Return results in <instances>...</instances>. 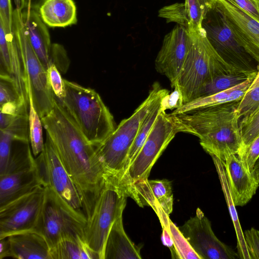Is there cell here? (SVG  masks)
Listing matches in <instances>:
<instances>
[{
  "instance_id": "cell-34",
  "label": "cell",
  "mask_w": 259,
  "mask_h": 259,
  "mask_svg": "<svg viewBox=\"0 0 259 259\" xmlns=\"http://www.w3.org/2000/svg\"><path fill=\"white\" fill-rule=\"evenodd\" d=\"M240 130L243 148L259 135V107L249 115L242 118L240 120Z\"/></svg>"
},
{
  "instance_id": "cell-8",
  "label": "cell",
  "mask_w": 259,
  "mask_h": 259,
  "mask_svg": "<svg viewBox=\"0 0 259 259\" xmlns=\"http://www.w3.org/2000/svg\"><path fill=\"white\" fill-rule=\"evenodd\" d=\"M36 160L46 185L59 203L74 218L85 225L87 219L81 196L47 136Z\"/></svg>"
},
{
  "instance_id": "cell-3",
  "label": "cell",
  "mask_w": 259,
  "mask_h": 259,
  "mask_svg": "<svg viewBox=\"0 0 259 259\" xmlns=\"http://www.w3.org/2000/svg\"><path fill=\"white\" fill-rule=\"evenodd\" d=\"M189 33V49L174 88L179 94L178 108L196 99L201 87L213 77L224 73L240 72L215 51L202 28L198 31Z\"/></svg>"
},
{
  "instance_id": "cell-19",
  "label": "cell",
  "mask_w": 259,
  "mask_h": 259,
  "mask_svg": "<svg viewBox=\"0 0 259 259\" xmlns=\"http://www.w3.org/2000/svg\"><path fill=\"white\" fill-rule=\"evenodd\" d=\"M7 237L9 244V257L18 259H52L48 241L35 230L14 234Z\"/></svg>"
},
{
  "instance_id": "cell-41",
  "label": "cell",
  "mask_w": 259,
  "mask_h": 259,
  "mask_svg": "<svg viewBox=\"0 0 259 259\" xmlns=\"http://www.w3.org/2000/svg\"><path fill=\"white\" fill-rule=\"evenodd\" d=\"M243 234L249 259H259V231L251 228Z\"/></svg>"
},
{
  "instance_id": "cell-40",
  "label": "cell",
  "mask_w": 259,
  "mask_h": 259,
  "mask_svg": "<svg viewBox=\"0 0 259 259\" xmlns=\"http://www.w3.org/2000/svg\"><path fill=\"white\" fill-rule=\"evenodd\" d=\"M0 74L10 76L11 68L7 34L2 23H0Z\"/></svg>"
},
{
  "instance_id": "cell-13",
  "label": "cell",
  "mask_w": 259,
  "mask_h": 259,
  "mask_svg": "<svg viewBox=\"0 0 259 259\" xmlns=\"http://www.w3.org/2000/svg\"><path fill=\"white\" fill-rule=\"evenodd\" d=\"M200 259H236L238 253L215 235L209 220L198 208L194 217L179 228Z\"/></svg>"
},
{
  "instance_id": "cell-2",
  "label": "cell",
  "mask_w": 259,
  "mask_h": 259,
  "mask_svg": "<svg viewBox=\"0 0 259 259\" xmlns=\"http://www.w3.org/2000/svg\"><path fill=\"white\" fill-rule=\"evenodd\" d=\"M239 101L170 114L179 133L197 137L207 153L224 161L232 154L237 155L243 147L237 110Z\"/></svg>"
},
{
  "instance_id": "cell-35",
  "label": "cell",
  "mask_w": 259,
  "mask_h": 259,
  "mask_svg": "<svg viewBox=\"0 0 259 259\" xmlns=\"http://www.w3.org/2000/svg\"><path fill=\"white\" fill-rule=\"evenodd\" d=\"M7 103H28L20 95L14 80L7 74H0V105Z\"/></svg>"
},
{
  "instance_id": "cell-15",
  "label": "cell",
  "mask_w": 259,
  "mask_h": 259,
  "mask_svg": "<svg viewBox=\"0 0 259 259\" xmlns=\"http://www.w3.org/2000/svg\"><path fill=\"white\" fill-rule=\"evenodd\" d=\"M130 197L140 207H151L160 223L166 221L173 209L171 183L166 179L141 180L126 186Z\"/></svg>"
},
{
  "instance_id": "cell-23",
  "label": "cell",
  "mask_w": 259,
  "mask_h": 259,
  "mask_svg": "<svg viewBox=\"0 0 259 259\" xmlns=\"http://www.w3.org/2000/svg\"><path fill=\"white\" fill-rule=\"evenodd\" d=\"M256 74L249 77L242 83L226 91L196 98L176 108L171 114H181L207 107L239 101L249 89Z\"/></svg>"
},
{
  "instance_id": "cell-26",
  "label": "cell",
  "mask_w": 259,
  "mask_h": 259,
  "mask_svg": "<svg viewBox=\"0 0 259 259\" xmlns=\"http://www.w3.org/2000/svg\"><path fill=\"white\" fill-rule=\"evenodd\" d=\"M211 156L215 164L222 185V190L235 229L237 239V253L239 258L242 259H249L248 253L245 245L244 234L242 231L235 205L234 204L230 191L224 165L221 160L214 156Z\"/></svg>"
},
{
  "instance_id": "cell-43",
  "label": "cell",
  "mask_w": 259,
  "mask_h": 259,
  "mask_svg": "<svg viewBox=\"0 0 259 259\" xmlns=\"http://www.w3.org/2000/svg\"><path fill=\"white\" fill-rule=\"evenodd\" d=\"M259 23V0H226Z\"/></svg>"
},
{
  "instance_id": "cell-38",
  "label": "cell",
  "mask_w": 259,
  "mask_h": 259,
  "mask_svg": "<svg viewBox=\"0 0 259 259\" xmlns=\"http://www.w3.org/2000/svg\"><path fill=\"white\" fill-rule=\"evenodd\" d=\"M50 60L51 64H54L60 72L63 73L67 71L70 61L64 47L59 44L53 43L52 45Z\"/></svg>"
},
{
  "instance_id": "cell-5",
  "label": "cell",
  "mask_w": 259,
  "mask_h": 259,
  "mask_svg": "<svg viewBox=\"0 0 259 259\" xmlns=\"http://www.w3.org/2000/svg\"><path fill=\"white\" fill-rule=\"evenodd\" d=\"M169 94L159 83H154L147 97L134 113L123 119L103 142L95 146L97 156L108 175L122 177L129 152L142 121Z\"/></svg>"
},
{
  "instance_id": "cell-47",
  "label": "cell",
  "mask_w": 259,
  "mask_h": 259,
  "mask_svg": "<svg viewBox=\"0 0 259 259\" xmlns=\"http://www.w3.org/2000/svg\"><path fill=\"white\" fill-rule=\"evenodd\" d=\"M251 174L256 182L259 183V157L254 164Z\"/></svg>"
},
{
  "instance_id": "cell-7",
  "label": "cell",
  "mask_w": 259,
  "mask_h": 259,
  "mask_svg": "<svg viewBox=\"0 0 259 259\" xmlns=\"http://www.w3.org/2000/svg\"><path fill=\"white\" fill-rule=\"evenodd\" d=\"M13 18V34L22 57L34 108L39 117L49 113L54 107L55 96L48 81L47 70L32 48L22 18L20 3H15Z\"/></svg>"
},
{
  "instance_id": "cell-31",
  "label": "cell",
  "mask_w": 259,
  "mask_h": 259,
  "mask_svg": "<svg viewBox=\"0 0 259 259\" xmlns=\"http://www.w3.org/2000/svg\"><path fill=\"white\" fill-rule=\"evenodd\" d=\"M29 106L24 105L17 114L5 131L9 133L14 140L29 142Z\"/></svg>"
},
{
  "instance_id": "cell-10",
  "label": "cell",
  "mask_w": 259,
  "mask_h": 259,
  "mask_svg": "<svg viewBox=\"0 0 259 259\" xmlns=\"http://www.w3.org/2000/svg\"><path fill=\"white\" fill-rule=\"evenodd\" d=\"M163 108L159 113L147 138L126 173L120 181L125 186L148 179L150 171L175 135L179 133L172 115Z\"/></svg>"
},
{
  "instance_id": "cell-39",
  "label": "cell",
  "mask_w": 259,
  "mask_h": 259,
  "mask_svg": "<svg viewBox=\"0 0 259 259\" xmlns=\"http://www.w3.org/2000/svg\"><path fill=\"white\" fill-rule=\"evenodd\" d=\"M14 139L8 132L0 130V175L6 170Z\"/></svg>"
},
{
  "instance_id": "cell-36",
  "label": "cell",
  "mask_w": 259,
  "mask_h": 259,
  "mask_svg": "<svg viewBox=\"0 0 259 259\" xmlns=\"http://www.w3.org/2000/svg\"><path fill=\"white\" fill-rule=\"evenodd\" d=\"M237 155L251 173L254 164L259 157V135L248 145L242 148Z\"/></svg>"
},
{
  "instance_id": "cell-42",
  "label": "cell",
  "mask_w": 259,
  "mask_h": 259,
  "mask_svg": "<svg viewBox=\"0 0 259 259\" xmlns=\"http://www.w3.org/2000/svg\"><path fill=\"white\" fill-rule=\"evenodd\" d=\"M13 13L11 0H0V23L7 34L13 33Z\"/></svg>"
},
{
  "instance_id": "cell-18",
  "label": "cell",
  "mask_w": 259,
  "mask_h": 259,
  "mask_svg": "<svg viewBox=\"0 0 259 259\" xmlns=\"http://www.w3.org/2000/svg\"><path fill=\"white\" fill-rule=\"evenodd\" d=\"M41 185H46L37 161L30 168L0 176V207Z\"/></svg>"
},
{
  "instance_id": "cell-44",
  "label": "cell",
  "mask_w": 259,
  "mask_h": 259,
  "mask_svg": "<svg viewBox=\"0 0 259 259\" xmlns=\"http://www.w3.org/2000/svg\"><path fill=\"white\" fill-rule=\"evenodd\" d=\"M167 223L162 226V232L161 235V240L163 244L168 247L170 249L172 258H177L174 241L168 229Z\"/></svg>"
},
{
  "instance_id": "cell-45",
  "label": "cell",
  "mask_w": 259,
  "mask_h": 259,
  "mask_svg": "<svg viewBox=\"0 0 259 259\" xmlns=\"http://www.w3.org/2000/svg\"><path fill=\"white\" fill-rule=\"evenodd\" d=\"M45 0H20L21 10H38Z\"/></svg>"
},
{
  "instance_id": "cell-24",
  "label": "cell",
  "mask_w": 259,
  "mask_h": 259,
  "mask_svg": "<svg viewBox=\"0 0 259 259\" xmlns=\"http://www.w3.org/2000/svg\"><path fill=\"white\" fill-rule=\"evenodd\" d=\"M38 12L44 22L50 27H65L77 22L73 0H45Z\"/></svg>"
},
{
  "instance_id": "cell-33",
  "label": "cell",
  "mask_w": 259,
  "mask_h": 259,
  "mask_svg": "<svg viewBox=\"0 0 259 259\" xmlns=\"http://www.w3.org/2000/svg\"><path fill=\"white\" fill-rule=\"evenodd\" d=\"M167 226L174 241L177 258L200 259L184 236L179 227L169 219Z\"/></svg>"
},
{
  "instance_id": "cell-9",
  "label": "cell",
  "mask_w": 259,
  "mask_h": 259,
  "mask_svg": "<svg viewBox=\"0 0 259 259\" xmlns=\"http://www.w3.org/2000/svg\"><path fill=\"white\" fill-rule=\"evenodd\" d=\"M201 27L211 45L228 63L247 74L257 72L253 59L238 43L215 2L204 15Z\"/></svg>"
},
{
  "instance_id": "cell-12",
  "label": "cell",
  "mask_w": 259,
  "mask_h": 259,
  "mask_svg": "<svg viewBox=\"0 0 259 259\" xmlns=\"http://www.w3.org/2000/svg\"><path fill=\"white\" fill-rule=\"evenodd\" d=\"M84 226L63 207L47 187L42 210L35 230L45 237L50 248L67 237H79L84 240Z\"/></svg>"
},
{
  "instance_id": "cell-28",
  "label": "cell",
  "mask_w": 259,
  "mask_h": 259,
  "mask_svg": "<svg viewBox=\"0 0 259 259\" xmlns=\"http://www.w3.org/2000/svg\"><path fill=\"white\" fill-rule=\"evenodd\" d=\"M257 73L247 74L242 72H234L216 75L203 84L196 98L214 94L233 88L244 82L249 77L256 75Z\"/></svg>"
},
{
  "instance_id": "cell-6",
  "label": "cell",
  "mask_w": 259,
  "mask_h": 259,
  "mask_svg": "<svg viewBox=\"0 0 259 259\" xmlns=\"http://www.w3.org/2000/svg\"><path fill=\"white\" fill-rule=\"evenodd\" d=\"M128 197V192L119 179L115 176H108L84 228L86 243L100 259H103L110 228L115 220L122 215Z\"/></svg>"
},
{
  "instance_id": "cell-25",
  "label": "cell",
  "mask_w": 259,
  "mask_h": 259,
  "mask_svg": "<svg viewBox=\"0 0 259 259\" xmlns=\"http://www.w3.org/2000/svg\"><path fill=\"white\" fill-rule=\"evenodd\" d=\"M52 259H100L79 237L64 238L51 248Z\"/></svg>"
},
{
  "instance_id": "cell-22",
  "label": "cell",
  "mask_w": 259,
  "mask_h": 259,
  "mask_svg": "<svg viewBox=\"0 0 259 259\" xmlns=\"http://www.w3.org/2000/svg\"><path fill=\"white\" fill-rule=\"evenodd\" d=\"M140 247L135 245L126 234L122 215L112 225L103 250V259H141Z\"/></svg>"
},
{
  "instance_id": "cell-27",
  "label": "cell",
  "mask_w": 259,
  "mask_h": 259,
  "mask_svg": "<svg viewBox=\"0 0 259 259\" xmlns=\"http://www.w3.org/2000/svg\"><path fill=\"white\" fill-rule=\"evenodd\" d=\"M167 97L152 108L142 121L137 136L129 152L125 163L123 176L126 173L128 168L144 144L159 113L163 108L167 109L165 104Z\"/></svg>"
},
{
  "instance_id": "cell-14",
  "label": "cell",
  "mask_w": 259,
  "mask_h": 259,
  "mask_svg": "<svg viewBox=\"0 0 259 259\" xmlns=\"http://www.w3.org/2000/svg\"><path fill=\"white\" fill-rule=\"evenodd\" d=\"M191 43V35L178 24L164 37L155 61L156 71L165 75L174 88L185 61Z\"/></svg>"
},
{
  "instance_id": "cell-4",
  "label": "cell",
  "mask_w": 259,
  "mask_h": 259,
  "mask_svg": "<svg viewBox=\"0 0 259 259\" xmlns=\"http://www.w3.org/2000/svg\"><path fill=\"white\" fill-rule=\"evenodd\" d=\"M65 96L57 98L87 140L94 146L115 129L114 118L94 90L64 79Z\"/></svg>"
},
{
  "instance_id": "cell-32",
  "label": "cell",
  "mask_w": 259,
  "mask_h": 259,
  "mask_svg": "<svg viewBox=\"0 0 259 259\" xmlns=\"http://www.w3.org/2000/svg\"><path fill=\"white\" fill-rule=\"evenodd\" d=\"M259 107V69L249 89L238 102L237 110L240 118Z\"/></svg>"
},
{
  "instance_id": "cell-20",
  "label": "cell",
  "mask_w": 259,
  "mask_h": 259,
  "mask_svg": "<svg viewBox=\"0 0 259 259\" xmlns=\"http://www.w3.org/2000/svg\"><path fill=\"white\" fill-rule=\"evenodd\" d=\"M215 0H185L184 3H176L166 6L165 18L168 22H176L189 32L202 29V19Z\"/></svg>"
},
{
  "instance_id": "cell-37",
  "label": "cell",
  "mask_w": 259,
  "mask_h": 259,
  "mask_svg": "<svg viewBox=\"0 0 259 259\" xmlns=\"http://www.w3.org/2000/svg\"><path fill=\"white\" fill-rule=\"evenodd\" d=\"M49 82L55 96L62 99L65 96L64 79L61 76L60 71L56 65L52 64L47 70Z\"/></svg>"
},
{
  "instance_id": "cell-30",
  "label": "cell",
  "mask_w": 259,
  "mask_h": 259,
  "mask_svg": "<svg viewBox=\"0 0 259 259\" xmlns=\"http://www.w3.org/2000/svg\"><path fill=\"white\" fill-rule=\"evenodd\" d=\"M29 130V140L32 153L38 156L43 150L44 143L42 137V124L41 118L36 112L32 101L31 93L28 91Z\"/></svg>"
},
{
  "instance_id": "cell-46",
  "label": "cell",
  "mask_w": 259,
  "mask_h": 259,
  "mask_svg": "<svg viewBox=\"0 0 259 259\" xmlns=\"http://www.w3.org/2000/svg\"><path fill=\"white\" fill-rule=\"evenodd\" d=\"M10 248L8 238L0 239V258L9 257Z\"/></svg>"
},
{
  "instance_id": "cell-17",
  "label": "cell",
  "mask_w": 259,
  "mask_h": 259,
  "mask_svg": "<svg viewBox=\"0 0 259 259\" xmlns=\"http://www.w3.org/2000/svg\"><path fill=\"white\" fill-rule=\"evenodd\" d=\"M222 161L234 204L243 206L255 194L259 183L237 154H232Z\"/></svg>"
},
{
  "instance_id": "cell-21",
  "label": "cell",
  "mask_w": 259,
  "mask_h": 259,
  "mask_svg": "<svg viewBox=\"0 0 259 259\" xmlns=\"http://www.w3.org/2000/svg\"><path fill=\"white\" fill-rule=\"evenodd\" d=\"M21 14L30 43L42 65L47 70L52 64L50 53L52 44L47 25L41 19L37 10H24L22 11Z\"/></svg>"
},
{
  "instance_id": "cell-11",
  "label": "cell",
  "mask_w": 259,
  "mask_h": 259,
  "mask_svg": "<svg viewBox=\"0 0 259 259\" xmlns=\"http://www.w3.org/2000/svg\"><path fill=\"white\" fill-rule=\"evenodd\" d=\"M47 192V185L0 207V239L14 234L35 230Z\"/></svg>"
},
{
  "instance_id": "cell-29",
  "label": "cell",
  "mask_w": 259,
  "mask_h": 259,
  "mask_svg": "<svg viewBox=\"0 0 259 259\" xmlns=\"http://www.w3.org/2000/svg\"><path fill=\"white\" fill-rule=\"evenodd\" d=\"M29 143V142L19 140L13 141L8 165L3 175L26 169L36 164V159L32 156Z\"/></svg>"
},
{
  "instance_id": "cell-1",
  "label": "cell",
  "mask_w": 259,
  "mask_h": 259,
  "mask_svg": "<svg viewBox=\"0 0 259 259\" xmlns=\"http://www.w3.org/2000/svg\"><path fill=\"white\" fill-rule=\"evenodd\" d=\"M41 120L46 135L78 191L88 221L108 174L97 156L95 146L87 140L56 97L53 109Z\"/></svg>"
},
{
  "instance_id": "cell-16",
  "label": "cell",
  "mask_w": 259,
  "mask_h": 259,
  "mask_svg": "<svg viewBox=\"0 0 259 259\" xmlns=\"http://www.w3.org/2000/svg\"><path fill=\"white\" fill-rule=\"evenodd\" d=\"M238 43L258 64L259 23L226 0H215Z\"/></svg>"
}]
</instances>
